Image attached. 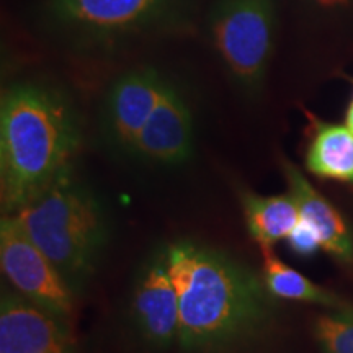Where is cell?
Wrapping results in <instances>:
<instances>
[{"instance_id":"cell-6","label":"cell","mask_w":353,"mask_h":353,"mask_svg":"<svg viewBox=\"0 0 353 353\" xmlns=\"http://www.w3.org/2000/svg\"><path fill=\"white\" fill-rule=\"evenodd\" d=\"M131 317L149 345L164 350L179 343V293L167 270L164 249L152 254L141 267L131 293Z\"/></svg>"},{"instance_id":"cell-16","label":"cell","mask_w":353,"mask_h":353,"mask_svg":"<svg viewBox=\"0 0 353 353\" xmlns=\"http://www.w3.org/2000/svg\"><path fill=\"white\" fill-rule=\"evenodd\" d=\"M286 241H288L290 247L298 255H312L322 247L319 232L303 218L299 219V223L293 228V231L290 232Z\"/></svg>"},{"instance_id":"cell-15","label":"cell","mask_w":353,"mask_h":353,"mask_svg":"<svg viewBox=\"0 0 353 353\" xmlns=\"http://www.w3.org/2000/svg\"><path fill=\"white\" fill-rule=\"evenodd\" d=\"M314 334L322 353H353V306L321 314Z\"/></svg>"},{"instance_id":"cell-1","label":"cell","mask_w":353,"mask_h":353,"mask_svg":"<svg viewBox=\"0 0 353 353\" xmlns=\"http://www.w3.org/2000/svg\"><path fill=\"white\" fill-rule=\"evenodd\" d=\"M180 303L179 345L187 353H219L257 337L272 319L263 278L196 241L164 247Z\"/></svg>"},{"instance_id":"cell-17","label":"cell","mask_w":353,"mask_h":353,"mask_svg":"<svg viewBox=\"0 0 353 353\" xmlns=\"http://www.w3.org/2000/svg\"><path fill=\"white\" fill-rule=\"evenodd\" d=\"M347 128L348 130H350L352 132H353V103L350 105V108H348V112H347Z\"/></svg>"},{"instance_id":"cell-3","label":"cell","mask_w":353,"mask_h":353,"mask_svg":"<svg viewBox=\"0 0 353 353\" xmlns=\"http://www.w3.org/2000/svg\"><path fill=\"white\" fill-rule=\"evenodd\" d=\"M13 216L74 293L81 290L107 242V221L95 196L69 174Z\"/></svg>"},{"instance_id":"cell-12","label":"cell","mask_w":353,"mask_h":353,"mask_svg":"<svg viewBox=\"0 0 353 353\" xmlns=\"http://www.w3.org/2000/svg\"><path fill=\"white\" fill-rule=\"evenodd\" d=\"M241 205L245 226L260 247H273L290 236L301 219L294 198L286 195L263 196L254 192H241Z\"/></svg>"},{"instance_id":"cell-14","label":"cell","mask_w":353,"mask_h":353,"mask_svg":"<svg viewBox=\"0 0 353 353\" xmlns=\"http://www.w3.org/2000/svg\"><path fill=\"white\" fill-rule=\"evenodd\" d=\"M306 167L322 179L353 183V132L347 125L317 126L307 148Z\"/></svg>"},{"instance_id":"cell-10","label":"cell","mask_w":353,"mask_h":353,"mask_svg":"<svg viewBox=\"0 0 353 353\" xmlns=\"http://www.w3.org/2000/svg\"><path fill=\"white\" fill-rule=\"evenodd\" d=\"M193 117L182 92L165 81L161 99L136 139L132 154L164 165L182 164L192 156Z\"/></svg>"},{"instance_id":"cell-2","label":"cell","mask_w":353,"mask_h":353,"mask_svg":"<svg viewBox=\"0 0 353 353\" xmlns=\"http://www.w3.org/2000/svg\"><path fill=\"white\" fill-rule=\"evenodd\" d=\"M81 144L68 97L43 83L12 85L0 107V198L3 214H15L64 175Z\"/></svg>"},{"instance_id":"cell-9","label":"cell","mask_w":353,"mask_h":353,"mask_svg":"<svg viewBox=\"0 0 353 353\" xmlns=\"http://www.w3.org/2000/svg\"><path fill=\"white\" fill-rule=\"evenodd\" d=\"M63 321L19 291H3L0 353H70V337Z\"/></svg>"},{"instance_id":"cell-7","label":"cell","mask_w":353,"mask_h":353,"mask_svg":"<svg viewBox=\"0 0 353 353\" xmlns=\"http://www.w3.org/2000/svg\"><path fill=\"white\" fill-rule=\"evenodd\" d=\"M174 0H48L57 25L74 32L110 37L156 21Z\"/></svg>"},{"instance_id":"cell-5","label":"cell","mask_w":353,"mask_h":353,"mask_svg":"<svg viewBox=\"0 0 353 353\" xmlns=\"http://www.w3.org/2000/svg\"><path fill=\"white\" fill-rule=\"evenodd\" d=\"M0 263L13 290L61 319L74 311V291L13 214L0 223Z\"/></svg>"},{"instance_id":"cell-19","label":"cell","mask_w":353,"mask_h":353,"mask_svg":"<svg viewBox=\"0 0 353 353\" xmlns=\"http://www.w3.org/2000/svg\"><path fill=\"white\" fill-rule=\"evenodd\" d=\"M352 103H353V101H352Z\"/></svg>"},{"instance_id":"cell-8","label":"cell","mask_w":353,"mask_h":353,"mask_svg":"<svg viewBox=\"0 0 353 353\" xmlns=\"http://www.w3.org/2000/svg\"><path fill=\"white\" fill-rule=\"evenodd\" d=\"M165 81L152 68L132 69L110 87L105 99V131L113 145L132 154L136 139L161 99Z\"/></svg>"},{"instance_id":"cell-4","label":"cell","mask_w":353,"mask_h":353,"mask_svg":"<svg viewBox=\"0 0 353 353\" xmlns=\"http://www.w3.org/2000/svg\"><path fill=\"white\" fill-rule=\"evenodd\" d=\"M210 32L234 81L247 92H257L273 48L272 0H219L210 15Z\"/></svg>"},{"instance_id":"cell-13","label":"cell","mask_w":353,"mask_h":353,"mask_svg":"<svg viewBox=\"0 0 353 353\" xmlns=\"http://www.w3.org/2000/svg\"><path fill=\"white\" fill-rule=\"evenodd\" d=\"M260 250H262L263 283L273 298L314 303L319 304V306H325L329 311H339V309H348L353 306L352 303L345 301L339 294L316 285L314 281L309 280L303 273L281 262L273 254L272 247L263 245L260 247Z\"/></svg>"},{"instance_id":"cell-11","label":"cell","mask_w":353,"mask_h":353,"mask_svg":"<svg viewBox=\"0 0 353 353\" xmlns=\"http://www.w3.org/2000/svg\"><path fill=\"white\" fill-rule=\"evenodd\" d=\"M281 169L299 214L319 232L322 249L341 262L353 263V236L341 213L307 182L298 167L283 161Z\"/></svg>"},{"instance_id":"cell-18","label":"cell","mask_w":353,"mask_h":353,"mask_svg":"<svg viewBox=\"0 0 353 353\" xmlns=\"http://www.w3.org/2000/svg\"><path fill=\"white\" fill-rule=\"evenodd\" d=\"M317 2L322 3V6H337V3L347 2V0H317Z\"/></svg>"}]
</instances>
